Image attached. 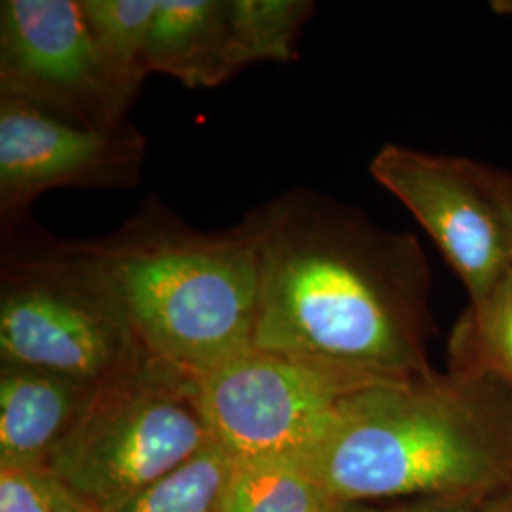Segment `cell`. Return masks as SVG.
<instances>
[{
    "mask_svg": "<svg viewBox=\"0 0 512 512\" xmlns=\"http://www.w3.org/2000/svg\"><path fill=\"white\" fill-rule=\"evenodd\" d=\"M65 512H99L95 511L93 507H90L88 503H84V501H80L76 495L73 494V499H71V503H69V507H67V511Z\"/></svg>",
    "mask_w": 512,
    "mask_h": 512,
    "instance_id": "20",
    "label": "cell"
},
{
    "mask_svg": "<svg viewBox=\"0 0 512 512\" xmlns=\"http://www.w3.org/2000/svg\"><path fill=\"white\" fill-rule=\"evenodd\" d=\"M213 442L198 374L145 349L95 387L80 418L55 446L48 469L80 501L107 512Z\"/></svg>",
    "mask_w": 512,
    "mask_h": 512,
    "instance_id": "4",
    "label": "cell"
},
{
    "mask_svg": "<svg viewBox=\"0 0 512 512\" xmlns=\"http://www.w3.org/2000/svg\"><path fill=\"white\" fill-rule=\"evenodd\" d=\"M71 499L48 465H0V512H65Z\"/></svg>",
    "mask_w": 512,
    "mask_h": 512,
    "instance_id": "17",
    "label": "cell"
},
{
    "mask_svg": "<svg viewBox=\"0 0 512 512\" xmlns=\"http://www.w3.org/2000/svg\"><path fill=\"white\" fill-rule=\"evenodd\" d=\"M391 382L404 380L256 348L198 374L203 416L234 458H308L348 397Z\"/></svg>",
    "mask_w": 512,
    "mask_h": 512,
    "instance_id": "6",
    "label": "cell"
},
{
    "mask_svg": "<svg viewBox=\"0 0 512 512\" xmlns=\"http://www.w3.org/2000/svg\"><path fill=\"white\" fill-rule=\"evenodd\" d=\"M329 512H478L473 499L465 497H429L397 507H366L361 503H338Z\"/></svg>",
    "mask_w": 512,
    "mask_h": 512,
    "instance_id": "19",
    "label": "cell"
},
{
    "mask_svg": "<svg viewBox=\"0 0 512 512\" xmlns=\"http://www.w3.org/2000/svg\"><path fill=\"white\" fill-rule=\"evenodd\" d=\"M148 73L188 88H215L241 69L230 0H158L147 42Z\"/></svg>",
    "mask_w": 512,
    "mask_h": 512,
    "instance_id": "11",
    "label": "cell"
},
{
    "mask_svg": "<svg viewBox=\"0 0 512 512\" xmlns=\"http://www.w3.org/2000/svg\"><path fill=\"white\" fill-rule=\"evenodd\" d=\"M499 512H512V501L509 503V505H505V507H503V509H501Z\"/></svg>",
    "mask_w": 512,
    "mask_h": 512,
    "instance_id": "21",
    "label": "cell"
},
{
    "mask_svg": "<svg viewBox=\"0 0 512 512\" xmlns=\"http://www.w3.org/2000/svg\"><path fill=\"white\" fill-rule=\"evenodd\" d=\"M313 14L308 0H230V27L241 69L296 59V38Z\"/></svg>",
    "mask_w": 512,
    "mask_h": 512,
    "instance_id": "14",
    "label": "cell"
},
{
    "mask_svg": "<svg viewBox=\"0 0 512 512\" xmlns=\"http://www.w3.org/2000/svg\"><path fill=\"white\" fill-rule=\"evenodd\" d=\"M65 247L154 357L202 374L255 348L260 274L247 220L202 232L148 200L109 236Z\"/></svg>",
    "mask_w": 512,
    "mask_h": 512,
    "instance_id": "3",
    "label": "cell"
},
{
    "mask_svg": "<svg viewBox=\"0 0 512 512\" xmlns=\"http://www.w3.org/2000/svg\"><path fill=\"white\" fill-rule=\"evenodd\" d=\"M473 173H475L476 181L482 186V190L488 194V198L492 200L501 219L507 226V232L512 239V173L511 171H503L492 165L478 164L473 162Z\"/></svg>",
    "mask_w": 512,
    "mask_h": 512,
    "instance_id": "18",
    "label": "cell"
},
{
    "mask_svg": "<svg viewBox=\"0 0 512 512\" xmlns=\"http://www.w3.org/2000/svg\"><path fill=\"white\" fill-rule=\"evenodd\" d=\"M95 52L129 110L147 78V42L158 0H80Z\"/></svg>",
    "mask_w": 512,
    "mask_h": 512,
    "instance_id": "13",
    "label": "cell"
},
{
    "mask_svg": "<svg viewBox=\"0 0 512 512\" xmlns=\"http://www.w3.org/2000/svg\"><path fill=\"white\" fill-rule=\"evenodd\" d=\"M145 351L126 313L65 241L4 249L0 268L2 365L99 385Z\"/></svg>",
    "mask_w": 512,
    "mask_h": 512,
    "instance_id": "5",
    "label": "cell"
},
{
    "mask_svg": "<svg viewBox=\"0 0 512 512\" xmlns=\"http://www.w3.org/2000/svg\"><path fill=\"white\" fill-rule=\"evenodd\" d=\"M95 387L37 368L2 365L0 465H48Z\"/></svg>",
    "mask_w": 512,
    "mask_h": 512,
    "instance_id": "10",
    "label": "cell"
},
{
    "mask_svg": "<svg viewBox=\"0 0 512 512\" xmlns=\"http://www.w3.org/2000/svg\"><path fill=\"white\" fill-rule=\"evenodd\" d=\"M465 334L486 372L512 389V266L484 302L471 306Z\"/></svg>",
    "mask_w": 512,
    "mask_h": 512,
    "instance_id": "16",
    "label": "cell"
},
{
    "mask_svg": "<svg viewBox=\"0 0 512 512\" xmlns=\"http://www.w3.org/2000/svg\"><path fill=\"white\" fill-rule=\"evenodd\" d=\"M488 372L353 393L308 456L336 503L465 497L512 475V406Z\"/></svg>",
    "mask_w": 512,
    "mask_h": 512,
    "instance_id": "2",
    "label": "cell"
},
{
    "mask_svg": "<svg viewBox=\"0 0 512 512\" xmlns=\"http://www.w3.org/2000/svg\"><path fill=\"white\" fill-rule=\"evenodd\" d=\"M147 139L129 124L93 129L29 101L0 97L2 241L16 238L38 196L55 188H131Z\"/></svg>",
    "mask_w": 512,
    "mask_h": 512,
    "instance_id": "7",
    "label": "cell"
},
{
    "mask_svg": "<svg viewBox=\"0 0 512 512\" xmlns=\"http://www.w3.org/2000/svg\"><path fill=\"white\" fill-rule=\"evenodd\" d=\"M370 173L437 243L471 306L484 302L511 270L512 239L471 160L385 145L372 158Z\"/></svg>",
    "mask_w": 512,
    "mask_h": 512,
    "instance_id": "9",
    "label": "cell"
},
{
    "mask_svg": "<svg viewBox=\"0 0 512 512\" xmlns=\"http://www.w3.org/2000/svg\"><path fill=\"white\" fill-rule=\"evenodd\" d=\"M245 220L260 274L256 349L395 380L433 378L423 351L431 277L418 239L302 188Z\"/></svg>",
    "mask_w": 512,
    "mask_h": 512,
    "instance_id": "1",
    "label": "cell"
},
{
    "mask_svg": "<svg viewBox=\"0 0 512 512\" xmlns=\"http://www.w3.org/2000/svg\"><path fill=\"white\" fill-rule=\"evenodd\" d=\"M0 97L93 129L118 128L128 114L95 52L80 0L0 4Z\"/></svg>",
    "mask_w": 512,
    "mask_h": 512,
    "instance_id": "8",
    "label": "cell"
},
{
    "mask_svg": "<svg viewBox=\"0 0 512 512\" xmlns=\"http://www.w3.org/2000/svg\"><path fill=\"white\" fill-rule=\"evenodd\" d=\"M338 505L304 456L234 458L217 512H329Z\"/></svg>",
    "mask_w": 512,
    "mask_h": 512,
    "instance_id": "12",
    "label": "cell"
},
{
    "mask_svg": "<svg viewBox=\"0 0 512 512\" xmlns=\"http://www.w3.org/2000/svg\"><path fill=\"white\" fill-rule=\"evenodd\" d=\"M232 459L215 440L179 469L107 512H217Z\"/></svg>",
    "mask_w": 512,
    "mask_h": 512,
    "instance_id": "15",
    "label": "cell"
}]
</instances>
